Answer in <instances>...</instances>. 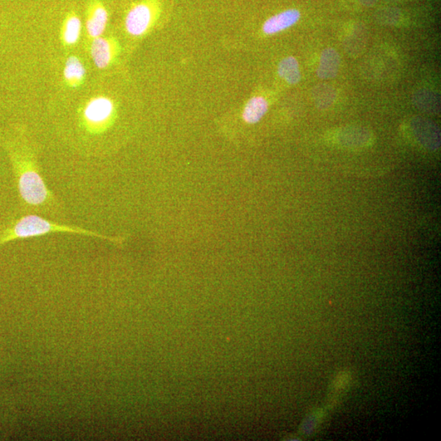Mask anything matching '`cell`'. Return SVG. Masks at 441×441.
Wrapping results in <instances>:
<instances>
[{
    "mask_svg": "<svg viewBox=\"0 0 441 441\" xmlns=\"http://www.w3.org/2000/svg\"><path fill=\"white\" fill-rule=\"evenodd\" d=\"M314 102L318 109L326 110L335 103L337 93L335 88L328 85H318L312 90Z\"/></svg>",
    "mask_w": 441,
    "mask_h": 441,
    "instance_id": "15",
    "label": "cell"
},
{
    "mask_svg": "<svg viewBox=\"0 0 441 441\" xmlns=\"http://www.w3.org/2000/svg\"><path fill=\"white\" fill-rule=\"evenodd\" d=\"M301 18L298 9H288L270 18L263 24L262 31L266 34L281 32L295 24Z\"/></svg>",
    "mask_w": 441,
    "mask_h": 441,
    "instance_id": "8",
    "label": "cell"
},
{
    "mask_svg": "<svg viewBox=\"0 0 441 441\" xmlns=\"http://www.w3.org/2000/svg\"><path fill=\"white\" fill-rule=\"evenodd\" d=\"M64 80L72 88L80 87L85 80L86 70L80 58L72 56L67 58L63 71Z\"/></svg>",
    "mask_w": 441,
    "mask_h": 441,
    "instance_id": "10",
    "label": "cell"
},
{
    "mask_svg": "<svg viewBox=\"0 0 441 441\" xmlns=\"http://www.w3.org/2000/svg\"><path fill=\"white\" fill-rule=\"evenodd\" d=\"M115 116V102L110 97L97 96L83 106L80 120L83 129L88 134L100 135L114 124Z\"/></svg>",
    "mask_w": 441,
    "mask_h": 441,
    "instance_id": "3",
    "label": "cell"
},
{
    "mask_svg": "<svg viewBox=\"0 0 441 441\" xmlns=\"http://www.w3.org/2000/svg\"><path fill=\"white\" fill-rule=\"evenodd\" d=\"M81 27V21L78 15L75 13L69 14L62 28L61 37L63 44L66 46H75L80 37Z\"/></svg>",
    "mask_w": 441,
    "mask_h": 441,
    "instance_id": "13",
    "label": "cell"
},
{
    "mask_svg": "<svg viewBox=\"0 0 441 441\" xmlns=\"http://www.w3.org/2000/svg\"><path fill=\"white\" fill-rule=\"evenodd\" d=\"M278 73L289 85H297L301 80L300 69L295 57L284 58L279 64Z\"/></svg>",
    "mask_w": 441,
    "mask_h": 441,
    "instance_id": "14",
    "label": "cell"
},
{
    "mask_svg": "<svg viewBox=\"0 0 441 441\" xmlns=\"http://www.w3.org/2000/svg\"><path fill=\"white\" fill-rule=\"evenodd\" d=\"M9 155L23 208L29 214H46L54 218L61 214L60 201L48 189L34 151L29 146L22 144L13 146Z\"/></svg>",
    "mask_w": 441,
    "mask_h": 441,
    "instance_id": "1",
    "label": "cell"
},
{
    "mask_svg": "<svg viewBox=\"0 0 441 441\" xmlns=\"http://www.w3.org/2000/svg\"><path fill=\"white\" fill-rule=\"evenodd\" d=\"M268 102L264 97L256 96L249 99L243 111V120L247 124H257L268 111Z\"/></svg>",
    "mask_w": 441,
    "mask_h": 441,
    "instance_id": "12",
    "label": "cell"
},
{
    "mask_svg": "<svg viewBox=\"0 0 441 441\" xmlns=\"http://www.w3.org/2000/svg\"><path fill=\"white\" fill-rule=\"evenodd\" d=\"M411 129L421 145L429 150H438L440 145V132L438 126L424 118L416 117L411 121Z\"/></svg>",
    "mask_w": 441,
    "mask_h": 441,
    "instance_id": "6",
    "label": "cell"
},
{
    "mask_svg": "<svg viewBox=\"0 0 441 441\" xmlns=\"http://www.w3.org/2000/svg\"><path fill=\"white\" fill-rule=\"evenodd\" d=\"M360 4L365 7H372L377 2V0H360Z\"/></svg>",
    "mask_w": 441,
    "mask_h": 441,
    "instance_id": "17",
    "label": "cell"
},
{
    "mask_svg": "<svg viewBox=\"0 0 441 441\" xmlns=\"http://www.w3.org/2000/svg\"><path fill=\"white\" fill-rule=\"evenodd\" d=\"M341 57L336 49L327 48L321 52L320 64L317 69V76L321 80H331L340 71Z\"/></svg>",
    "mask_w": 441,
    "mask_h": 441,
    "instance_id": "9",
    "label": "cell"
},
{
    "mask_svg": "<svg viewBox=\"0 0 441 441\" xmlns=\"http://www.w3.org/2000/svg\"><path fill=\"white\" fill-rule=\"evenodd\" d=\"M68 233L85 235L106 240L108 242L119 244L122 239L107 237L102 233L93 232L76 225L60 224L34 214L22 216L16 220L0 227V246L14 240L42 237L48 234Z\"/></svg>",
    "mask_w": 441,
    "mask_h": 441,
    "instance_id": "2",
    "label": "cell"
},
{
    "mask_svg": "<svg viewBox=\"0 0 441 441\" xmlns=\"http://www.w3.org/2000/svg\"><path fill=\"white\" fill-rule=\"evenodd\" d=\"M159 16L158 4L153 0L136 4L125 18V29L132 36H141L148 32Z\"/></svg>",
    "mask_w": 441,
    "mask_h": 441,
    "instance_id": "4",
    "label": "cell"
},
{
    "mask_svg": "<svg viewBox=\"0 0 441 441\" xmlns=\"http://www.w3.org/2000/svg\"><path fill=\"white\" fill-rule=\"evenodd\" d=\"M108 22V13L100 1L92 2L87 10L86 31L90 38L101 37L105 32Z\"/></svg>",
    "mask_w": 441,
    "mask_h": 441,
    "instance_id": "7",
    "label": "cell"
},
{
    "mask_svg": "<svg viewBox=\"0 0 441 441\" xmlns=\"http://www.w3.org/2000/svg\"><path fill=\"white\" fill-rule=\"evenodd\" d=\"M414 105L419 110L429 114H439L440 111V97L438 93L428 90H416L412 97Z\"/></svg>",
    "mask_w": 441,
    "mask_h": 441,
    "instance_id": "11",
    "label": "cell"
},
{
    "mask_svg": "<svg viewBox=\"0 0 441 441\" xmlns=\"http://www.w3.org/2000/svg\"><path fill=\"white\" fill-rule=\"evenodd\" d=\"M119 52V43L113 38L98 37L93 39L91 44L92 61L99 69L109 66Z\"/></svg>",
    "mask_w": 441,
    "mask_h": 441,
    "instance_id": "5",
    "label": "cell"
},
{
    "mask_svg": "<svg viewBox=\"0 0 441 441\" xmlns=\"http://www.w3.org/2000/svg\"><path fill=\"white\" fill-rule=\"evenodd\" d=\"M400 13L398 9L385 8L379 13V18L381 22L392 24L399 21Z\"/></svg>",
    "mask_w": 441,
    "mask_h": 441,
    "instance_id": "16",
    "label": "cell"
}]
</instances>
